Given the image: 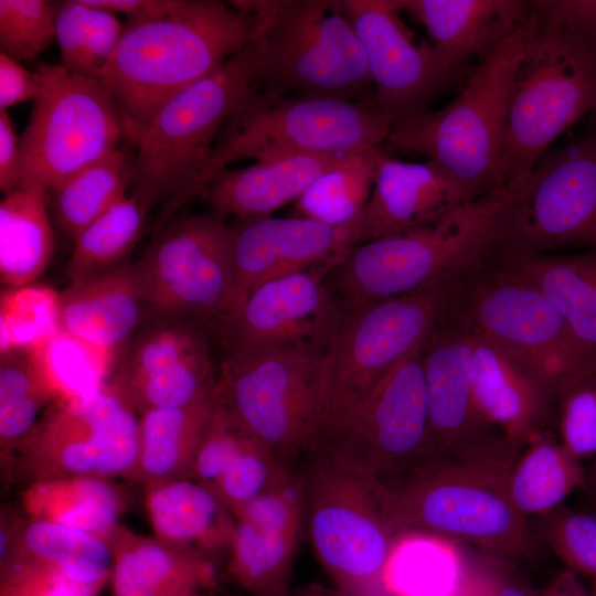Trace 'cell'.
I'll return each instance as SVG.
<instances>
[{
	"label": "cell",
	"mask_w": 596,
	"mask_h": 596,
	"mask_svg": "<svg viewBox=\"0 0 596 596\" xmlns=\"http://www.w3.org/2000/svg\"><path fill=\"white\" fill-rule=\"evenodd\" d=\"M252 15L233 1L180 0L170 13L129 23L99 79L135 145L158 111L243 49Z\"/></svg>",
	"instance_id": "obj_1"
},
{
	"label": "cell",
	"mask_w": 596,
	"mask_h": 596,
	"mask_svg": "<svg viewBox=\"0 0 596 596\" xmlns=\"http://www.w3.org/2000/svg\"><path fill=\"white\" fill-rule=\"evenodd\" d=\"M510 191L464 203L438 222L355 245L324 281L343 311L453 280L501 251Z\"/></svg>",
	"instance_id": "obj_2"
},
{
	"label": "cell",
	"mask_w": 596,
	"mask_h": 596,
	"mask_svg": "<svg viewBox=\"0 0 596 596\" xmlns=\"http://www.w3.org/2000/svg\"><path fill=\"white\" fill-rule=\"evenodd\" d=\"M258 76V51L251 38L220 68L168 102L134 145L132 194L148 210L161 204L153 234L223 172L217 140L257 87Z\"/></svg>",
	"instance_id": "obj_3"
},
{
	"label": "cell",
	"mask_w": 596,
	"mask_h": 596,
	"mask_svg": "<svg viewBox=\"0 0 596 596\" xmlns=\"http://www.w3.org/2000/svg\"><path fill=\"white\" fill-rule=\"evenodd\" d=\"M510 443L475 455L427 462L377 483L392 531L418 532L469 542L493 555L530 547L528 519L508 492L519 455Z\"/></svg>",
	"instance_id": "obj_4"
},
{
	"label": "cell",
	"mask_w": 596,
	"mask_h": 596,
	"mask_svg": "<svg viewBox=\"0 0 596 596\" xmlns=\"http://www.w3.org/2000/svg\"><path fill=\"white\" fill-rule=\"evenodd\" d=\"M254 21L257 89L358 100L372 95L362 46L342 0H233Z\"/></svg>",
	"instance_id": "obj_5"
},
{
	"label": "cell",
	"mask_w": 596,
	"mask_h": 596,
	"mask_svg": "<svg viewBox=\"0 0 596 596\" xmlns=\"http://www.w3.org/2000/svg\"><path fill=\"white\" fill-rule=\"evenodd\" d=\"M535 26L532 10L525 23L478 62L454 100L397 123L386 143L436 162L471 200L502 189L501 145L509 87Z\"/></svg>",
	"instance_id": "obj_6"
},
{
	"label": "cell",
	"mask_w": 596,
	"mask_h": 596,
	"mask_svg": "<svg viewBox=\"0 0 596 596\" xmlns=\"http://www.w3.org/2000/svg\"><path fill=\"white\" fill-rule=\"evenodd\" d=\"M534 14L536 26L508 93L502 188L526 174L561 134L596 109V52L566 29Z\"/></svg>",
	"instance_id": "obj_7"
},
{
	"label": "cell",
	"mask_w": 596,
	"mask_h": 596,
	"mask_svg": "<svg viewBox=\"0 0 596 596\" xmlns=\"http://www.w3.org/2000/svg\"><path fill=\"white\" fill-rule=\"evenodd\" d=\"M393 127L374 94L349 100L278 96L256 87L223 129L216 160L224 171L242 159L348 155L380 147Z\"/></svg>",
	"instance_id": "obj_8"
},
{
	"label": "cell",
	"mask_w": 596,
	"mask_h": 596,
	"mask_svg": "<svg viewBox=\"0 0 596 596\" xmlns=\"http://www.w3.org/2000/svg\"><path fill=\"white\" fill-rule=\"evenodd\" d=\"M497 254L453 280L447 307L472 333L531 365L558 398L586 373L567 324L554 302Z\"/></svg>",
	"instance_id": "obj_9"
},
{
	"label": "cell",
	"mask_w": 596,
	"mask_h": 596,
	"mask_svg": "<svg viewBox=\"0 0 596 596\" xmlns=\"http://www.w3.org/2000/svg\"><path fill=\"white\" fill-rule=\"evenodd\" d=\"M324 353L280 352L219 365L215 405L245 435L291 471L320 436Z\"/></svg>",
	"instance_id": "obj_10"
},
{
	"label": "cell",
	"mask_w": 596,
	"mask_h": 596,
	"mask_svg": "<svg viewBox=\"0 0 596 596\" xmlns=\"http://www.w3.org/2000/svg\"><path fill=\"white\" fill-rule=\"evenodd\" d=\"M300 478L305 522L322 567L347 596H385L383 574L397 535L375 481L312 456Z\"/></svg>",
	"instance_id": "obj_11"
},
{
	"label": "cell",
	"mask_w": 596,
	"mask_h": 596,
	"mask_svg": "<svg viewBox=\"0 0 596 596\" xmlns=\"http://www.w3.org/2000/svg\"><path fill=\"white\" fill-rule=\"evenodd\" d=\"M43 88L20 137V188L49 192L120 148L127 128L120 108L99 79L62 65L36 68Z\"/></svg>",
	"instance_id": "obj_12"
},
{
	"label": "cell",
	"mask_w": 596,
	"mask_h": 596,
	"mask_svg": "<svg viewBox=\"0 0 596 596\" xmlns=\"http://www.w3.org/2000/svg\"><path fill=\"white\" fill-rule=\"evenodd\" d=\"M424 341L342 417L311 457L379 483L428 462Z\"/></svg>",
	"instance_id": "obj_13"
},
{
	"label": "cell",
	"mask_w": 596,
	"mask_h": 596,
	"mask_svg": "<svg viewBox=\"0 0 596 596\" xmlns=\"http://www.w3.org/2000/svg\"><path fill=\"white\" fill-rule=\"evenodd\" d=\"M453 280L343 311L323 356L318 446L358 402L425 340L447 304Z\"/></svg>",
	"instance_id": "obj_14"
},
{
	"label": "cell",
	"mask_w": 596,
	"mask_h": 596,
	"mask_svg": "<svg viewBox=\"0 0 596 596\" xmlns=\"http://www.w3.org/2000/svg\"><path fill=\"white\" fill-rule=\"evenodd\" d=\"M136 413L113 379L87 397L55 403L12 453L15 467L30 483L132 476L140 445Z\"/></svg>",
	"instance_id": "obj_15"
},
{
	"label": "cell",
	"mask_w": 596,
	"mask_h": 596,
	"mask_svg": "<svg viewBox=\"0 0 596 596\" xmlns=\"http://www.w3.org/2000/svg\"><path fill=\"white\" fill-rule=\"evenodd\" d=\"M507 187L510 205L501 252L596 249V132L544 155Z\"/></svg>",
	"instance_id": "obj_16"
},
{
	"label": "cell",
	"mask_w": 596,
	"mask_h": 596,
	"mask_svg": "<svg viewBox=\"0 0 596 596\" xmlns=\"http://www.w3.org/2000/svg\"><path fill=\"white\" fill-rule=\"evenodd\" d=\"M231 226L207 212L174 216L134 264L158 318L211 323L233 308Z\"/></svg>",
	"instance_id": "obj_17"
},
{
	"label": "cell",
	"mask_w": 596,
	"mask_h": 596,
	"mask_svg": "<svg viewBox=\"0 0 596 596\" xmlns=\"http://www.w3.org/2000/svg\"><path fill=\"white\" fill-rule=\"evenodd\" d=\"M329 269H308L266 281L211 322L222 354L220 365L280 352L326 353L343 315L324 281Z\"/></svg>",
	"instance_id": "obj_18"
},
{
	"label": "cell",
	"mask_w": 596,
	"mask_h": 596,
	"mask_svg": "<svg viewBox=\"0 0 596 596\" xmlns=\"http://www.w3.org/2000/svg\"><path fill=\"white\" fill-rule=\"evenodd\" d=\"M212 342L209 323L157 318L126 344L113 380L139 413L193 404L214 391Z\"/></svg>",
	"instance_id": "obj_19"
},
{
	"label": "cell",
	"mask_w": 596,
	"mask_h": 596,
	"mask_svg": "<svg viewBox=\"0 0 596 596\" xmlns=\"http://www.w3.org/2000/svg\"><path fill=\"white\" fill-rule=\"evenodd\" d=\"M422 360L428 406V462L475 455L507 441L477 407L471 332L447 304L424 341Z\"/></svg>",
	"instance_id": "obj_20"
},
{
	"label": "cell",
	"mask_w": 596,
	"mask_h": 596,
	"mask_svg": "<svg viewBox=\"0 0 596 596\" xmlns=\"http://www.w3.org/2000/svg\"><path fill=\"white\" fill-rule=\"evenodd\" d=\"M368 63L374 98L394 126L427 110L450 77L433 44L401 19L392 0H342Z\"/></svg>",
	"instance_id": "obj_21"
},
{
	"label": "cell",
	"mask_w": 596,
	"mask_h": 596,
	"mask_svg": "<svg viewBox=\"0 0 596 596\" xmlns=\"http://www.w3.org/2000/svg\"><path fill=\"white\" fill-rule=\"evenodd\" d=\"M360 242V219L341 226L296 215L236 219L230 244L232 310L266 281L302 270L331 268Z\"/></svg>",
	"instance_id": "obj_22"
},
{
	"label": "cell",
	"mask_w": 596,
	"mask_h": 596,
	"mask_svg": "<svg viewBox=\"0 0 596 596\" xmlns=\"http://www.w3.org/2000/svg\"><path fill=\"white\" fill-rule=\"evenodd\" d=\"M471 337L477 407L489 425L521 449L551 423L557 396L525 361L472 332Z\"/></svg>",
	"instance_id": "obj_23"
},
{
	"label": "cell",
	"mask_w": 596,
	"mask_h": 596,
	"mask_svg": "<svg viewBox=\"0 0 596 596\" xmlns=\"http://www.w3.org/2000/svg\"><path fill=\"white\" fill-rule=\"evenodd\" d=\"M469 201L465 190L436 162L402 161L384 152L360 217V244L429 226Z\"/></svg>",
	"instance_id": "obj_24"
},
{
	"label": "cell",
	"mask_w": 596,
	"mask_h": 596,
	"mask_svg": "<svg viewBox=\"0 0 596 596\" xmlns=\"http://www.w3.org/2000/svg\"><path fill=\"white\" fill-rule=\"evenodd\" d=\"M428 32L430 43L453 74L466 62H480L530 18L524 0H392Z\"/></svg>",
	"instance_id": "obj_25"
},
{
	"label": "cell",
	"mask_w": 596,
	"mask_h": 596,
	"mask_svg": "<svg viewBox=\"0 0 596 596\" xmlns=\"http://www.w3.org/2000/svg\"><path fill=\"white\" fill-rule=\"evenodd\" d=\"M149 310L139 274L129 263L74 281L60 292L61 329L117 353Z\"/></svg>",
	"instance_id": "obj_26"
},
{
	"label": "cell",
	"mask_w": 596,
	"mask_h": 596,
	"mask_svg": "<svg viewBox=\"0 0 596 596\" xmlns=\"http://www.w3.org/2000/svg\"><path fill=\"white\" fill-rule=\"evenodd\" d=\"M497 258L554 302L585 371L589 372L596 365V249L555 254L500 252Z\"/></svg>",
	"instance_id": "obj_27"
},
{
	"label": "cell",
	"mask_w": 596,
	"mask_h": 596,
	"mask_svg": "<svg viewBox=\"0 0 596 596\" xmlns=\"http://www.w3.org/2000/svg\"><path fill=\"white\" fill-rule=\"evenodd\" d=\"M348 155L291 156L221 172L202 193L210 211L225 219L269 216L296 202L322 173Z\"/></svg>",
	"instance_id": "obj_28"
},
{
	"label": "cell",
	"mask_w": 596,
	"mask_h": 596,
	"mask_svg": "<svg viewBox=\"0 0 596 596\" xmlns=\"http://www.w3.org/2000/svg\"><path fill=\"white\" fill-rule=\"evenodd\" d=\"M147 512L157 540L209 560L230 549L234 517L217 493L190 478L151 485Z\"/></svg>",
	"instance_id": "obj_29"
},
{
	"label": "cell",
	"mask_w": 596,
	"mask_h": 596,
	"mask_svg": "<svg viewBox=\"0 0 596 596\" xmlns=\"http://www.w3.org/2000/svg\"><path fill=\"white\" fill-rule=\"evenodd\" d=\"M111 596H174L215 586L209 560L118 530L110 539Z\"/></svg>",
	"instance_id": "obj_30"
},
{
	"label": "cell",
	"mask_w": 596,
	"mask_h": 596,
	"mask_svg": "<svg viewBox=\"0 0 596 596\" xmlns=\"http://www.w3.org/2000/svg\"><path fill=\"white\" fill-rule=\"evenodd\" d=\"M215 409L213 393L187 406L150 408L139 417V456L132 476L156 485L188 478Z\"/></svg>",
	"instance_id": "obj_31"
},
{
	"label": "cell",
	"mask_w": 596,
	"mask_h": 596,
	"mask_svg": "<svg viewBox=\"0 0 596 596\" xmlns=\"http://www.w3.org/2000/svg\"><path fill=\"white\" fill-rule=\"evenodd\" d=\"M14 561L58 570L87 585H106L114 555L109 542L83 530L29 519L13 533L0 563Z\"/></svg>",
	"instance_id": "obj_32"
},
{
	"label": "cell",
	"mask_w": 596,
	"mask_h": 596,
	"mask_svg": "<svg viewBox=\"0 0 596 596\" xmlns=\"http://www.w3.org/2000/svg\"><path fill=\"white\" fill-rule=\"evenodd\" d=\"M47 193L19 188L0 203V281L6 287L34 283L54 254Z\"/></svg>",
	"instance_id": "obj_33"
},
{
	"label": "cell",
	"mask_w": 596,
	"mask_h": 596,
	"mask_svg": "<svg viewBox=\"0 0 596 596\" xmlns=\"http://www.w3.org/2000/svg\"><path fill=\"white\" fill-rule=\"evenodd\" d=\"M30 519L73 526L107 542L118 530L119 492L106 479L63 477L33 481L22 496Z\"/></svg>",
	"instance_id": "obj_34"
},
{
	"label": "cell",
	"mask_w": 596,
	"mask_h": 596,
	"mask_svg": "<svg viewBox=\"0 0 596 596\" xmlns=\"http://www.w3.org/2000/svg\"><path fill=\"white\" fill-rule=\"evenodd\" d=\"M134 157L118 148L81 169L49 192L53 224L73 243L94 221L127 196Z\"/></svg>",
	"instance_id": "obj_35"
},
{
	"label": "cell",
	"mask_w": 596,
	"mask_h": 596,
	"mask_svg": "<svg viewBox=\"0 0 596 596\" xmlns=\"http://www.w3.org/2000/svg\"><path fill=\"white\" fill-rule=\"evenodd\" d=\"M525 446L510 468L508 492L514 508L529 519L550 513L584 488L586 469L561 440L546 434Z\"/></svg>",
	"instance_id": "obj_36"
},
{
	"label": "cell",
	"mask_w": 596,
	"mask_h": 596,
	"mask_svg": "<svg viewBox=\"0 0 596 596\" xmlns=\"http://www.w3.org/2000/svg\"><path fill=\"white\" fill-rule=\"evenodd\" d=\"M230 575L253 596H285L300 532L234 518Z\"/></svg>",
	"instance_id": "obj_37"
},
{
	"label": "cell",
	"mask_w": 596,
	"mask_h": 596,
	"mask_svg": "<svg viewBox=\"0 0 596 596\" xmlns=\"http://www.w3.org/2000/svg\"><path fill=\"white\" fill-rule=\"evenodd\" d=\"M383 153L376 147L347 156L312 182L295 202V215L334 226L359 221Z\"/></svg>",
	"instance_id": "obj_38"
},
{
	"label": "cell",
	"mask_w": 596,
	"mask_h": 596,
	"mask_svg": "<svg viewBox=\"0 0 596 596\" xmlns=\"http://www.w3.org/2000/svg\"><path fill=\"white\" fill-rule=\"evenodd\" d=\"M29 351L56 403L87 397L111 381L116 353L63 329Z\"/></svg>",
	"instance_id": "obj_39"
},
{
	"label": "cell",
	"mask_w": 596,
	"mask_h": 596,
	"mask_svg": "<svg viewBox=\"0 0 596 596\" xmlns=\"http://www.w3.org/2000/svg\"><path fill=\"white\" fill-rule=\"evenodd\" d=\"M411 534V533H409ZM398 535L383 574L389 596H454L464 565L440 541Z\"/></svg>",
	"instance_id": "obj_40"
},
{
	"label": "cell",
	"mask_w": 596,
	"mask_h": 596,
	"mask_svg": "<svg viewBox=\"0 0 596 596\" xmlns=\"http://www.w3.org/2000/svg\"><path fill=\"white\" fill-rule=\"evenodd\" d=\"M148 212L140 199L131 193L88 225L73 243L66 265L70 280L128 263Z\"/></svg>",
	"instance_id": "obj_41"
},
{
	"label": "cell",
	"mask_w": 596,
	"mask_h": 596,
	"mask_svg": "<svg viewBox=\"0 0 596 596\" xmlns=\"http://www.w3.org/2000/svg\"><path fill=\"white\" fill-rule=\"evenodd\" d=\"M55 397L29 350L1 352L0 446L13 453L32 432Z\"/></svg>",
	"instance_id": "obj_42"
},
{
	"label": "cell",
	"mask_w": 596,
	"mask_h": 596,
	"mask_svg": "<svg viewBox=\"0 0 596 596\" xmlns=\"http://www.w3.org/2000/svg\"><path fill=\"white\" fill-rule=\"evenodd\" d=\"M60 329V292L35 283L2 289L0 352L31 350Z\"/></svg>",
	"instance_id": "obj_43"
},
{
	"label": "cell",
	"mask_w": 596,
	"mask_h": 596,
	"mask_svg": "<svg viewBox=\"0 0 596 596\" xmlns=\"http://www.w3.org/2000/svg\"><path fill=\"white\" fill-rule=\"evenodd\" d=\"M56 4L46 0H0V52L30 61L55 39Z\"/></svg>",
	"instance_id": "obj_44"
},
{
	"label": "cell",
	"mask_w": 596,
	"mask_h": 596,
	"mask_svg": "<svg viewBox=\"0 0 596 596\" xmlns=\"http://www.w3.org/2000/svg\"><path fill=\"white\" fill-rule=\"evenodd\" d=\"M295 475L248 439L228 464L214 491L233 511L287 483Z\"/></svg>",
	"instance_id": "obj_45"
},
{
	"label": "cell",
	"mask_w": 596,
	"mask_h": 596,
	"mask_svg": "<svg viewBox=\"0 0 596 596\" xmlns=\"http://www.w3.org/2000/svg\"><path fill=\"white\" fill-rule=\"evenodd\" d=\"M560 440L579 458L596 457V371L572 382L556 404Z\"/></svg>",
	"instance_id": "obj_46"
},
{
	"label": "cell",
	"mask_w": 596,
	"mask_h": 596,
	"mask_svg": "<svg viewBox=\"0 0 596 596\" xmlns=\"http://www.w3.org/2000/svg\"><path fill=\"white\" fill-rule=\"evenodd\" d=\"M544 539L574 573L596 578V515L564 507L547 513Z\"/></svg>",
	"instance_id": "obj_47"
},
{
	"label": "cell",
	"mask_w": 596,
	"mask_h": 596,
	"mask_svg": "<svg viewBox=\"0 0 596 596\" xmlns=\"http://www.w3.org/2000/svg\"><path fill=\"white\" fill-rule=\"evenodd\" d=\"M104 586L78 583L42 565L13 561L0 565V596H97Z\"/></svg>",
	"instance_id": "obj_48"
},
{
	"label": "cell",
	"mask_w": 596,
	"mask_h": 596,
	"mask_svg": "<svg viewBox=\"0 0 596 596\" xmlns=\"http://www.w3.org/2000/svg\"><path fill=\"white\" fill-rule=\"evenodd\" d=\"M249 439L215 405L212 419L193 457L188 478L215 488L222 473Z\"/></svg>",
	"instance_id": "obj_49"
},
{
	"label": "cell",
	"mask_w": 596,
	"mask_h": 596,
	"mask_svg": "<svg viewBox=\"0 0 596 596\" xmlns=\"http://www.w3.org/2000/svg\"><path fill=\"white\" fill-rule=\"evenodd\" d=\"M88 7L82 0H68L56 4L55 39L58 43L62 66L84 75L87 41Z\"/></svg>",
	"instance_id": "obj_50"
},
{
	"label": "cell",
	"mask_w": 596,
	"mask_h": 596,
	"mask_svg": "<svg viewBox=\"0 0 596 596\" xmlns=\"http://www.w3.org/2000/svg\"><path fill=\"white\" fill-rule=\"evenodd\" d=\"M87 7L84 75L99 78L102 71L116 51L124 30L115 13L92 6Z\"/></svg>",
	"instance_id": "obj_51"
},
{
	"label": "cell",
	"mask_w": 596,
	"mask_h": 596,
	"mask_svg": "<svg viewBox=\"0 0 596 596\" xmlns=\"http://www.w3.org/2000/svg\"><path fill=\"white\" fill-rule=\"evenodd\" d=\"M533 11L557 24L596 52V0H534Z\"/></svg>",
	"instance_id": "obj_52"
},
{
	"label": "cell",
	"mask_w": 596,
	"mask_h": 596,
	"mask_svg": "<svg viewBox=\"0 0 596 596\" xmlns=\"http://www.w3.org/2000/svg\"><path fill=\"white\" fill-rule=\"evenodd\" d=\"M42 88L43 77L38 70L29 71L20 62L0 52V109L7 110L10 106L30 99L34 102Z\"/></svg>",
	"instance_id": "obj_53"
},
{
	"label": "cell",
	"mask_w": 596,
	"mask_h": 596,
	"mask_svg": "<svg viewBox=\"0 0 596 596\" xmlns=\"http://www.w3.org/2000/svg\"><path fill=\"white\" fill-rule=\"evenodd\" d=\"M21 152L11 118L0 109V190L7 195L20 188Z\"/></svg>",
	"instance_id": "obj_54"
},
{
	"label": "cell",
	"mask_w": 596,
	"mask_h": 596,
	"mask_svg": "<svg viewBox=\"0 0 596 596\" xmlns=\"http://www.w3.org/2000/svg\"><path fill=\"white\" fill-rule=\"evenodd\" d=\"M454 596H531L518 583L489 570L464 567Z\"/></svg>",
	"instance_id": "obj_55"
},
{
	"label": "cell",
	"mask_w": 596,
	"mask_h": 596,
	"mask_svg": "<svg viewBox=\"0 0 596 596\" xmlns=\"http://www.w3.org/2000/svg\"><path fill=\"white\" fill-rule=\"evenodd\" d=\"M85 4L127 15L129 23L163 17L173 11L180 0H83Z\"/></svg>",
	"instance_id": "obj_56"
},
{
	"label": "cell",
	"mask_w": 596,
	"mask_h": 596,
	"mask_svg": "<svg viewBox=\"0 0 596 596\" xmlns=\"http://www.w3.org/2000/svg\"><path fill=\"white\" fill-rule=\"evenodd\" d=\"M536 596H592L582 586L574 572L566 570Z\"/></svg>",
	"instance_id": "obj_57"
},
{
	"label": "cell",
	"mask_w": 596,
	"mask_h": 596,
	"mask_svg": "<svg viewBox=\"0 0 596 596\" xmlns=\"http://www.w3.org/2000/svg\"><path fill=\"white\" fill-rule=\"evenodd\" d=\"M285 596H347L339 590H329L318 585H310L296 592H288Z\"/></svg>",
	"instance_id": "obj_58"
},
{
	"label": "cell",
	"mask_w": 596,
	"mask_h": 596,
	"mask_svg": "<svg viewBox=\"0 0 596 596\" xmlns=\"http://www.w3.org/2000/svg\"><path fill=\"white\" fill-rule=\"evenodd\" d=\"M593 371H596V365L593 368ZM583 489L596 503V457L594 458L590 467L586 470L585 486Z\"/></svg>",
	"instance_id": "obj_59"
},
{
	"label": "cell",
	"mask_w": 596,
	"mask_h": 596,
	"mask_svg": "<svg viewBox=\"0 0 596 596\" xmlns=\"http://www.w3.org/2000/svg\"><path fill=\"white\" fill-rule=\"evenodd\" d=\"M174 596H201L200 590L185 592Z\"/></svg>",
	"instance_id": "obj_60"
},
{
	"label": "cell",
	"mask_w": 596,
	"mask_h": 596,
	"mask_svg": "<svg viewBox=\"0 0 596 596\" xmlns=\"http://www.w3.org/2000/svg\"><path fill=\"white\" fill-rule=\"evenodd\" d=\"M590 594H592V596H596V578L594 579V587H593V592Z\"/></svg>",
	"instance_id": "obj_61"
}]
</instances>
